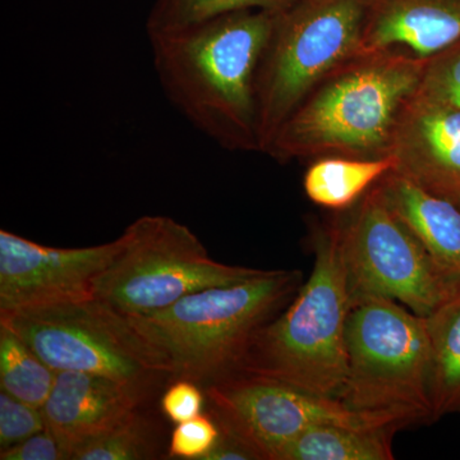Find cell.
<instances>
[{"instance_id": "cell-1", "label": "cell", "mask_w": 460, "mask_h": 460, "mask_svg": "<svg viewBox=\"0 0 460 460\" xmlns=\"http://www.w3.org/2000/svg\"><path fill=\"white\" fill-rule=\"evenodd\" d=\"M277 13L241 11L150 39L172 108L230 151H260L256 78Z\"/></svg>"}, {"instance_id": "cell-2", "label": "cell", "mask_w": 460, "mask_h": 460, "mask_svg": "<svg viewBox=\"0 0 460 460\" xmlns=\"http://www.w3.org/2000/svg\"><path fill=\"white\" fill-rule=\"evenodd\" d=\"M425 62L402 51H361L308 93L265 154L279 163L390 155L399 114L419 89Z\"/></svg>"}, {"instance_id": "cell-3", "label": "cell", "mask_w": 460, "mask_h": 460, "mask_svg": "<svg viewBox=\"0 0 460 460\" xmlns=\"http://www.w3.org/2000/svg\"><path fill=\"white\" fill-rule=\"evenodd\" d=\"M313 247L310 277L287 307L253 335L233 372L339 401L348 374L345 329L353 305L339 217L319 229Z\"/></svg>"}, {"instance_id": "cell-4", "label": "cell", "mask_w": 460, "mask_h": 460, "mask_svg": "<svg viewBox=\"0 0 460 460\" xmlns=\"http://www.w3.org/2000/svg\"><path fill=\"white\" fill-rule=\"evenodd\" d=\"M302 286L298 270H265L230 286L206 288L163 310L129 317L174 378L210 383L235 370L253 335Z\"/></svg>"}, {"instance_id": "cell-5", "label": "cell", "mask_w": 460, "mask_h": 460, "mask_svg": "<svg viewBox=\"0 0 460 460\" xmlns=\"http://www.w3.org/2000/svg\"><path fill=\"white\" fill-rule=\"evenodd\" d=\"M345 341L348 374L339 395L345 407L399 429L434 422L428 317L383 296H356Z\"/></svg>"}, {"instance_id": "cell-6", "label": "cell", "mask_w": 460, "mask_h": 460, "mask_svg": "<svg viewBox=\"0 0 460 460\" xmlns=\"http://www.w3.org/2000/svg\"><path fill=\"white\" fill-rule=\"evenodd\" d=\"M367 0H295L278 12L256 78L260 153L334 69L362 51Z\"/></svg>"}, {"instance_id": "cell-7", "label": "cell", "mask_w": 460, "mask_h": 460, "mask_svg": "<svg viewBox=\"0 0 460 460\" xmlns=\"http://www.w3.org/2000/svg\"><path fill=\"white\" fill-rule=\"evenodd\" d=\"M122 235L124 246L93 283V296L126 316L156 313L199 290L265 271L211 259L189 226L163 215L138 217Z\"/></svg>"}, {"instance_id": "cell-8", "label": "cell", "mask_w": 460, "mask_h": 460, "mask_svg": "<svg viewBox=\"0 0 460 460\" xmlns=\"http://www.w3.org/2000/svg\"><path fill=\"white\" fill-rule=\"evenodd\" d=\"M53 370L102 375L150 390L171 376L159 353L126 314L95 296L0 313Z\"/></svg>"}, {"instance_id": "cell-9", "label": "cell", "mask_w": 460, "mask_h": 460, "mask_svg": "<svg viewBox=\"0 0 460 460\" xmlns=\"http://www.w3.org/2000/svg\"><path fill=\"white\" fill-rule=\"evenodd\" d=\"M378 183V181H377ZM377 183L341 222V246L353 298L377 296L432 316L460 296L447 270L389 208Z\"/></svg>"}, {"instance_id": "cell-10", "label": "cell", "mask_w": 460, "mask_h": 460, "mask_svg": "<svg viewBox=\"0 0 460 460\" xmlns=\"http://www.w3.org/2000/svg\"><path fill=\"white\" fill-rule=\"evenodd\" d=\"M205 394L220 429L259 460L279 459L288 444L314 426H390L350 411L338 399L242 372L210 381Z\"/></svg>"}, {"instance_id": "cell-11", "label": "cell", "mask_w": 460, "mask_h": 460, "mask_svg": "<svg viewBox=\"0 0 460 460\" xmlns=\"http://www.w3.org/2000/svg\"><path fill=\"white\" fill-rule=\"evenodd\" d=\"M123 246L122 234L99 246L59 248L0 230V313L91 298Z\"/></svg>"}, {"instance_id": "cell-12", "label": "cell", "mask_w": 460, "mask_h": 460, "mask_svg": "<svg viewBox=\"0 0 460 460\" xmlns=\"http://www.w3.org/2000/svg\"><path fill=\"white\" fill-rule=\"evenodd\" d=\"M390 155L394 172L423 190L460 205V111L420 95L405 102Z\"/></svg>"}, {"instance_id": "cell-13", "label": "cell", "mask_w": 460, "mask_h": 460, "mask_svg": "<svg viewBox=\"0 0 460 460\" xmlns=\"http://www.w3.org/2000/svg\"><path fill=\"white\" fill-rule=\"evenodd\" d=\"M147 394L140 386L102 375L59 371L41 411L47 429L74 454L136 413Z\"/></svg>"}, {"instance_id": "cell-14", "label": "cell", "mask_w": 460, "mask_h": 460, "mask_svg": "<svg viewBox=\"0 0 460 460\" xmlns=\"http://www.w3.org/2000/svg\"><path fill=\"white\" fill-rule=\"evenodd\" d=\"M460 41V0H367L362 51L428 60Z\"/></svg>"}, {"instance_id": "cell-15", "label": "cell", "mask_w": 460, "mask_h": 460, "mask_svg": "<svg viewBox=\"0 0 460 460\" xmlns=\"http://www.w3.org/2000/svg\"><path fill=\"white\" fill-rule=\"evenodd\" d=\"M377 186L389 208L429 255L447 270L460 275V205L423 190L394 171Z\"/></svg>"}, {"instance_id": "cell-16", "label": "cell", "mask_w": 460, "mask_h": 460, "mask_svg": "<svg viewBox=\"0 0 460 460\" xmlns=\"http://www.w3.org/2000/svg\"><path fill=\"white\" fill-rule=\"evenodd\" d=\"M395 166L396 160L392 155L319 157L305 172V193L321 208L344 211L353 208Z\"/></svg>"}, {"instance_id": "cell-17", "label": "cell", "mask_w": 460, "mask_h": 460, "mask_svg": "<svg viewBox=\"0 0 460 460\" xmlns=\"http://www.w3.org/2000/svg\"><path fill=\"white\" fill-rule=\"evenodd\" d=\"M399 429L394 425L314 426L288 444L278 460H393V438Z\"/></svg>"}, {"instance_id": "cell-18", "label": "cell", "mask_w": 460, "mask_h": 460, "mask_svg": "<svg viewBox=\"0 0 460 460\" xmlns=\"http://www.w3.org/2000/svg\"><path fill=\"white\" fill-rule=\"evenodd\" d=\"M432 419L460 414V296L428 317Z\"/></svg>"}, {"instance_id": "cell-19", "label": "cell", "mask_w": 460, "mask_h": 460, "mask_svg": "<svg viewBox=\"0 0 460 460\" xmlns=\"http://www.w3.org/2000/svg\"><path fill=\"white\" fill-rule=\"evenodd\" d=\"M58 372L12 330L0 326V387L18 401L42 408Z\"/></svg>"}, {"instance_id": "cell-20", "label": "cell", "mask_w": 460, "mask_h": 460, "mask_svg": "<svg viewBox=\"0 0 460 460\" xmlns=\"http://www.w3.org/2000/svg\"><path fill=\"white\" fill-rule=\"evenodd\" d=\"M295 0H154L146 21L148 38L181 31L241 11H284Z\"/></svg>"}, {"instance_id": "cell-21", "label": "cell", "mask_w": 460, "mask_h": 460, "mask_svg": "<svg viewBox=\"0 0 460 460\" xmlns=\"http://www.w3.org/2000/svg\"><path fill=\"white\" fill-rule=\"evenodd\" d=\"M155 456L150 423L137 411L105 434L75 447L72 460H142Z\"/></svg>"}, {"instance_id": "cell-22", "label": "cell", "mask_w": 460, "mask_h": 460, "mask_svg": "<svg viewBox=\"0 0 460 460\" xmlns=\"http://www.w3.org/2000/svg\"><path fill=\"white\" fill-rule=\"evenodd\" d=\"M417 91L460 111V41L426 60Z\"/></svg>"}, {"instance_id": "cell-23", "label": "cell", "mask_w": 460, "mask_h": 460, "mask_svg": "<svg viewBox=\"0 0 460 460\" xmlns=\"http://www.w3.org/2000/svg\"><path fill=\"white\" fill-rule=\"evenodd\" d=\"M222 436V429L213 416L199 414L195 419L178 423L172 431L169 456L186 460H204Z\"/></svg>"}, {"instance_id": "cell-24", "label": "cell", "mask_w": 460, "mask_h": 460, "mask_svg": "<svg viewBox=\"0 0 460 460\" xmlns=\"http://www.w3.org/2000/svg\"><path fill=\"white\" fill-rule=\"evenodd\" d=\"M47 429L40 408L32 407L7 394L0 393V447L26 440Z\"/></svg>"}, {"instance_id": "cell-25", "label": "cell", "mask_w": 460, "mask_h": 460, "mask_svg": "<svg viewBox=\"0 0 460 460\" xmlns=\"http://www.w3.org/2000/svg\"><path fill=\"white\" fill-rule=\"evenodd\" d=\"M204 402L205 393L199 389L196 381L175 378V383L166 389L160 404L163 413L178 425L199 416Z\"/></svg>"}, {"instance_id": "cell-26", "label": "cell", "mask_w": 460, "mask_h": 460, "mask_svg": "<svg viewBox=\"0 0 460 460\" xmlns=\"http://www.w3.org/2000/svg\"><path fill=\"white\" fill-rule=\"evenodd\" d=\"M71 449L47 429L0 452L2 460H71Z\"/></svg>"}, {"instance_id": "cell-27", "label": "cell", "mask_w": 460, "mask_h": 460, "mask_svg": "<svg viewBox=\"0 0 460 460\" xmlns=\"http://www.w3.org/2000/svg\"><path fill=\"white\" fill-rule=\"evenodd\" d=\"M256 459L255 456L239 443L237 438H233L222 431L219 441L215 445L213 450L206 456L204 460H248Z\"/></svg>"}]
</instances>
